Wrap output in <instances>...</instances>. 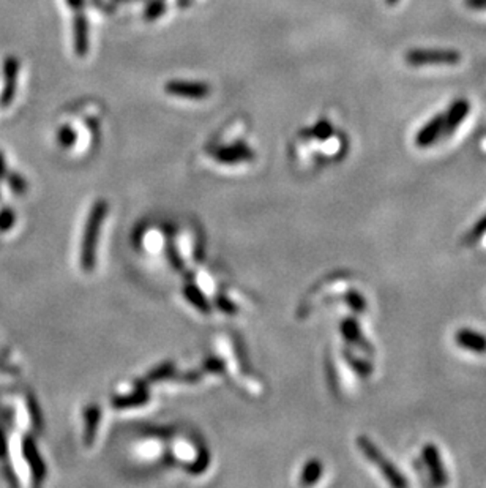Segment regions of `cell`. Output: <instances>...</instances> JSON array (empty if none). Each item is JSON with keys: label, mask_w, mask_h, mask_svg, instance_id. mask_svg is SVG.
Listing matches in <instances>:
<instances>
[{"label": "cell", "mask_w": 486, "mask_h": 488, "mask_svg": "<svg viewBox=\"0 0 486 488\" xmlns=\"http://www.w3.org/2000/svg\"><path fill=\"white\" fill-rule=\"evenodd\" d=\"M166 12V0H150L144 10V18L147 21L158 19Z\"/></svg>", "instance_id": "obj_11"}, {"label": "cell", "mask_w": 486, "mask_h": 488, "mask_svg": "<svg viewBox=\"0 0 486 488\" xmlns=\"http://www.w3.org/2000/svg\"><path fill=\"white\" fill-rule=\"evenodd\" d=\"M116 2H134V0H116Z\"/></svg>", "instance_id": "obj_19"}, {"label": "cell", "mask_w": 486, "mask_h": 488, "mask_svg": "<svg viewBox=\"0 0 486 488\" xmlns=\"http://www.w3.org/2000/svg\"><path fill=\"white\" fill-rule=\"evenodd\" d=\"M57 141L62 147H72L76 142V133L70 125H63L57 131Z\"/></svg>", "instance_id": "obj_12"}, {"label": "cell", "mask_w": 486, "mask_h": 488, "mask_svg": "<svg viewBox=\"0 0 486 488\" xmlns=\"http://www.w3.org/2000/svg\"><path fill=\"white\" fill-rule=\"evenodd\" d=\"M469 111H471V105H469L466 98H458L453 101L447 111V114L444 116L445 135H452V133L461 125V122L467 117Z\"/></svg>", "instance_id": "obj_8"}, {"label": "cell", "mask_w": 486, "mask_h": 488, "mask_svg": "<svg viewBox=\"0 0 486 488\" xmlns=\"http://www.w3.org/2000/svg\"><path fill=\"white\" fill-rule=\"evenodd\" d=\"M466 5L471 10H477V12H486V0H464Z\"/></svg>", "instance_id": "obj_15"}, {"label": "cell", "mask_w": 486, "mask_h": 488, "mask_svg": "<svg viewBox=\"0 0 486 488\" xmlns=\"http://www.w3.org/2000/svg\"><path fill=\"white\" fill-rule=\"evenodd\" d=\"M70 8L73 10V12H78V10H84V3L85 0H67Z\"/></svg>", "instance_id": "obj_16"}, {"label": "cell", "mask_w": 486, "mask_h": 488, "mask_svg": "<svg viewBox=\"0 0 486 488\" xmlns=\"http://www.w3.org/2000/svg\"><path fill=\"white\" fill-rule=\"evenodd\" d=\"M165 90L172 96L185 100H205L212 94V87L209 83L202 81H183V79H172L165 84Z\"/></svg>", "instance_id": "obj_3"}, {"label": "cell", "mask_w": 486, "mask_h": 488, "mask_svg": "<svg viewBox=\"0 0 486 488\" xmlns=\"http://www.w3.org/2000/svg\"><path fill=\"white\" fill-rule=\"evenodd\" d=\"M444 135H445L444 114H437L426 123V125H423L422 130L417 133V136H415V144H417V147L420 149H426Z\"/></svg>", "instance_id": "obj_7"}, {"label": "cell", "mask_w": 486, "mask_h": 488, "mask_svg": "<svg viewBox=\"0 0 486 488\" xmlns=\"http://www.w3.org/2000/svg\"><path fill=\"white\" fill-rule=\"evenodd\" d=\"M455 341L463 350L475 354H486V337L472 329H461L456 332Z\"/></svg>", "instance_id": "obj_9"}, {"label": "cell", "mask_w": 486, "mask_h": 488, "mask_svg": "<svg viewBox=\"0 0 486 488\" xmlns=\"http://www.w3.org/2000/svg\"><path fill=\"white\" fill-rule=\"evenodd\" d=\"M404 61L410 67L426 65H456L461 61V54L453 50H410L404 54Z\"/></svg>", "instance_id": "obj_1"}, {"label": "cell", "mask_w": 486, "mask_h": 488, "mask_svg": "<svg viewBox=\"0 0 486 488\" xmlns=\"http://www.w3.org/2000/svg\"><path fill=\"white\" fill-rule=\"evenodd\" d=\"M398 2V0H387V3L388 5H392V3H397Z\"/></svg>", "instance_id": "obj_18"}, {"label": "cell", "mask_w": 486, "mask_h": 488, "mask_svg": "<svg viewBox=\"0 0 486 488\" xmlns=\"http://www.w3.org/2000/svg\"><path fill=\"white\" fill-rule=\"evenodd\" d=\"M359 447L361 449V452L365 454V457L371 460L372 463H374L377 468L381 469V473L384 474L385 479L390 482L392 485H395V487H404V485H408V480H404V477L401 476V473L393 466L390 461H388L385 457H384V454L381 452L379 449H377L374 444H372L368 438H365V436H361L359 439Z\"/></svg>", "instance_id": "obj_2"}, {"label": "cell", "mask_w": 486, "mask_h": 488, "mask_svg": "<svg viewBox=\"0 0 486 488\" xmlns=\"http://www.w3.org/2000/svg\"><path fill=\"white\" fill-rule=\"evenodd\" d=\"M19 59L14 56H8L3 61V81L5 85L0 92V106L7 108L13 103L16 90H18V76H19Z\"/></svg>", "instance_id": "obj_4"}, {"label": "cell", "mask_w": 486, "mask_h": 488, "mask_svg": "<svg viewBox=\"0 0 486 488\" xmlns=\"http://www.w3.org/2000/svg\"><path fill=\"white\" fill-rule=\"evenodd\" d=\"M423 458H425L426 466L430 468V473H431V477H433L434 484L436 485L447 484L445 469L441 463V457H439V452H437L436 446H433V444H426V446L423 447Z\"/></svg>", "instance_id": "obj_10"}, {"label": "cell", "mask_w": 486, "mask_h": 488, "mask_svg": "<svg viewBox=\"0 0 486 488\" xmlns=\"http://www.w3.org/2000/svg\"><path fill=\"white\" fill-rule=\"evenodd\" d=\"M311 133H313V136L317 138V139H321V141H324V139H327V138L332 136L333 127H332L330 122L319 120L315 125V128H313Z\"/></svg>", "instance_id": "obj_13"}, {"label": "cell", "mask_w": 486, "mask_h": 488, "mask_svg": "<svg viewBox=\"0 0 486 488\" xmlns=\"http://www.w3.org/2000/svg\"><path fill=\"white\" fill-rule=\"evenodd\" d=\"M486 233V217L483 220H480L477 226L474 228V231L471 233V240L474 242V240H477L478 237H482V234Z\"/></svg>", "instance_id": "obj_14"}, {"label": "cell", "mask_w": 486, "mask_h": 488, "mask_svg": "<svg viewBox=\"0 0 486 488\" xmlns=\"http://www.w3.org/2000/svg\"><path fill=\"white\" fill-rule=\"evenodd\" d=\"M5 171V162H3V155H0V174H3Z\"/></svg>", "instance_id": "obj_17"}, {"label": "cell", "mask_w": 486, "mask_h": 488, "mask_svg": "<svg viewBox=\"0 0 486 488\" xmlns=\"http://www.w3.org/2000/svg\"><path fill=\"white\" fill-rule=\"evenodd\" d=\"M73 46L74 54L79 57L89 52V23L84 10L73 12Z\"/></svg>", "instance_id": "obj_5"}, {"label": "cell", "mask_w": 486, "mask_h": 488, "mask_svg": "<svg viewBox=\"0 0 486 488\" xmlns=\"http://www.w3.org/2000/svg\"><path fill=\"white\" fill-rule=\"evenodd\" d=\"M213 157L221 163H229L235 165L240 162H248L255 157L253 150L248 147V144L245 142H234L231 146H221L213 152Z\"/></svg>", "instance_id": "obj_6"}]
</instances>
